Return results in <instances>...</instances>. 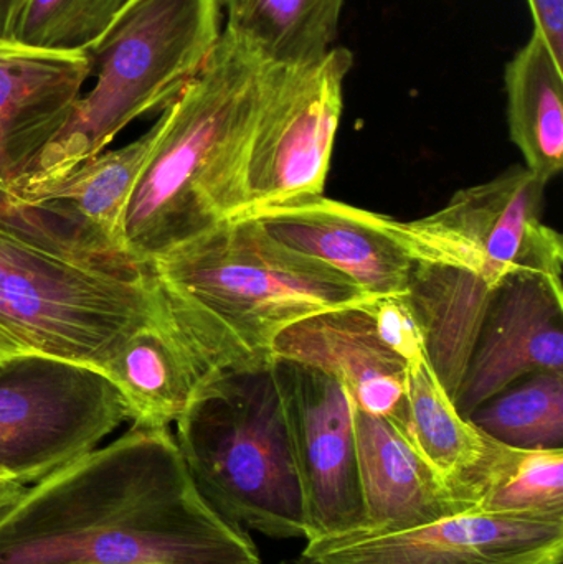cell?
Here are the masks:
<instances>
[{
	"instance_id": "obj_1",
	"label": "cell",
	"mask_w": 563,
	"mask_h": 564,
	"mask_svg": "<svg viewBox=\"0 0 563 564\" xmlns=\"http://www.w3.org/2000/svg\"><path fill=\"white\" fill-rule=\"evenodd\" d=\"M0 564H261L198 492L171 430L118 440L0 510Z\"/></svg>"
},
{
	"instance_id": "obj_2",
	"label": "cell",
	"mask_w": 563,
	"mask_h": 564,
	"mask_svg": "<svg viewBox=\"0 0 563 564\" xmlns=\"http://www.w3.org/2000/svg\"><path fill=\"white\" fill-rule=\"evenodd\" d=\"M148 270L204 380L268 367L284 328L376 301L339 271L284 247L251 215L169 248Z\"/></svg>"
},
{
	"instance_id": "obj_3",
	"label": "cell",
	"mask_w": 563,
	"mask_h": 564,
	"mask_svg": "<svg viewBox=\"0 0 563 564\" xmlns=\"http://www.w3.org/2000/svg\"><path fill=\"white\" fill-rule=\"evenodd\" d=\"M548 185L526 167L463 188L429 217L389 228L412 258L405 299L455 397L496 289L519 273L562 280V235L542 221Z\"/></svg>"
},
{
	"instance_id": "obj_4",
	"label": "cell",
	"mask_w": 563,
	"mask_h": 564,
	"mask_svg": "<svg viewBox=\"0 0 563 564\" xmlns=\"http://www.w3.org/2000/svg\"><path fill=\"white\" fill-rule=\"evenodd\" d=\"M277 66L227 30L161 112L154 152L126 217V250L149 261L248 210V162Z\"/></svg>"
},
{
	"instance_id": "obj_5",
	"label": "cell",
	"mask_w": 563,
	"mask_h": 564,
	"mask_svg": "<svg viewBox=\"0 0 563 564\" xmlns=\"http://www.w3.org/2000/svg\"><path fill=\"white\" fill-rule=\"evenodd\" d=\"M220 35L218 0H131L88 52L98 72L91 91L10 194L26 205L106 151L134 119L164 111Z\"/></svg>"
},
{
	"instance_id": "obj_6",
	"label": "cell",
	"mask_w": 563,
	"mask_h": 564,
	"mask_svg": "<svg viewBox=\"0 0 563 564\" xmlns=\"http://www.w3.org/2000/svg\"><path fill=\"white\" fill-rule=\"evenodd\" d=\"M175 443L205 502L273 540H306V509L274 364L202 381Z\"/></svg>"
},
{
	"instance_id": "obj_7",
	"label": "cell",
	"mask_w": 563,
	"mask_h": 564,
	"mask_svg": "<svg viewBox=\"0 0 563 564\" xmlns=\"http://www.w3.org/2000/svg\"><path fill=\"white\" fill-rule=\"evenodd\" d=\"M161 311L144 264L68 253L0 228V328L33 354L101 371Z\"/></svg>"
},
{
	"instance_id": "obj_8",
	"label": "cell",
	"mask_w": 563,
	"mask_h": 564,
	"mask_svg": "<svg viewBox=\"0 0 563 564\" xmlns=\"http://www.w3.org/2000/svg\"><path fill=\"white\" fill-rule=\"evenodd\" d=\"M126 421L124 400L95 368L25 354L0 371V469L23 486L91 453Z\"/></svg>"
},
{
	"instance_id": "obj_9",
	"label": "cell",
	"mask_w": 563,
	"mask_h": 564,
	"mask_svg": "<svg viewBox=\"0 0 563 564\" xmlns=\"http://www.w3.org/2000/svg\"><path fill=\"white\" fill-rule=\"evenodd\" d=\"M353 65L333 46L314 65L278 68L251 144L247 212L324 194Z\"/></svg>"
},
{
	"instance_id": "obj_10",
	"label": "cell",
	"mask_w": 563,
	"mask_h": 564,
	"mask_svg": "<svg viewBox=\"0 0 563 564\" xmlns=\"http://www.w3.org/2000/svg\"><path fill=\"white\" fill-rule=\"evenodd\" d=\"M306 509V542L356 532L364 522L354 401L316 368L274 360Z\"/></svg>"
},
{
	"instance_id": "obj_11",
	"label": "cell",
	"mask_w": 563,
	"mask_h": 564,
	"mask_svg": "<svg viewBox=\"0 0 563 564\" xmlns=\"http://www.w3.org/2000/svg\"><path fill=\"white\" fill-rule=\"evenodd\" d=\"M563 516L446 517L389 533L310 540L294 564H562Z\"/></svg>"
},
{
	"instance_id": "obj_12",
	"label": "cell",
	"mask_w": 563,
	"mask_h": 564,
	"mask_svg": "<svg viewBox=\"0 0 563 564\" xmlns=\"http://www.w3.org/2000/svg\"><path fill=\"white\" fill-rule=\"evenodd\" d=\"M563 371V282L519 273L496 289L453 401L468 420L516 381Z\"/></svg>"
},
{
	"instance_id": "obj_13",
	"label": "cell",
	"mask_w": 563,
	"mask_h": 564,
	"mask_svg": "<svg viewBox=\"0 0 563 564\" xmlns=\"http://www.w3.org/2000/svg\"><path fill=\"white\" fill-rule=\"evenodd\" d=\"M284 247L307 254L373 299L405 295L412 258L389 228V217L323 195L247 212Z\"/></svg>"
},
{
	"instance_id": "obj_14",
	"label": "cell",
	"mask_w": 563,
	"mask_h": 564,
	"mask_svg": "<svg viewBox=\"0 0 563 564\" xmlns=\"http://www.w3.org/2000/svg\"><path fill=\"white\" fill-rule=\"evenodd\" d=\"M91 72L88 53L0 40V188L12 192L55 141Z\"/></svg>"
},
{
	"instance_id": "obj_15",
	"label": "cell",
	"mask_w": 563,
	"mask_h": 564,
	"mask_svg": "<svg viewBox=\"0 0 563 564\" xmlns=\"http://www.w3.org/2000/svg\"><path fill=\"white\" fill-rule=\"evenodd\" d=\"M273 360L316 368L346 387L359 410L389 420L402 403L407 364L377 334L366 305L334 308L284 328Z\"/></svg>"
},
{
	"instance_id": "obj_16",
	"label": "cell",
	"mask_w": 563,
	"mask_h": 564,
	"mask_svg": "<svg viewBox=\"0 0 563 564\" xmlns=\"http://www.w3.org/2000/svg\"><path fill=\"white\" fill-rule=\"evenodd\" d=\"M354 437L364 522L353 533L399 532L473 510L446 489L386 417L354 404Z\"/></svg>"
},
{
	"instance_id": "obj_17",
	"label": "cell",
	"mask_w": 563,
	"mask_h": 564,
	"mask_svg": "<svg viewBox=\"0 0 563 564\" xmlns=\"http://www.w3.org/2000/svg\"><path fill=\"white\" fill-rule=\"evenodd\" d=\"M159 132L161 119L136 141L89 159L26 205L72 228L96 253L132 260L126 250V217Z\"/></svg>"
},
{
	"instance_id": "obj_18",
	"label": "cell",
	"mask_w": 563,
	"mask_h": 564,
	"mask_svg": "<svg viewBox=\"0 0 563 564\" xmlns=\"http://www.w3.org/2000/svg\"><path fill=\"white\" fill-rule=\"evenodd\" d=\"M389 421L446 489L476 510V490L495 440L459 414L429 355L407 364L405 397Z\"/></svg>"
},
{
	"instance_id": "obj_19",
	"label": "cell",
	"mask_w": 563,
	"mask_h": 564,
	"mask_svg": "<svg viewBox=\"0 0 563 564\" xmlns=\"http://www.w3.org/2000/svg\"><path fill=\"white\" fill-rule=\"evenodd\" d=\"M101 373L124 400L132 426L149 430L177 423L204 381L164 308L116 348Z\"/></svg>"
},
{
	"instance_id": "obj_20",
	"label": "cell",
	"mask_w": 563,
	"mask_h": 564,
	"mask_svg": "<svg viewBox=\"0 0 563 564\" xmlns=\"http://www.w3.org/2000/svg\"><path fill=\"white\" fill-rule=\"evenodd\" d=\"M509 135L526 169L548 185L563 167V66L541 35L506 65Z\"/></svg>"
},
{
	"instance_id": "obj_21",
	"label": "cell",
	"mask_w": 563,
	"mask_h": 564,
	"mask_svg": "<svg viewBox=\"0 0 563 564\" xmlns=\"http://www.w3.org/2000/svg\"><path fill=\"white\" fill-rule=\"evenodd\" d=\"M228 33L277 68L323 59L336 40L344 0H218Z\"/></svg>"
},
{
	"instance_id": "obj_22",
	"label": "cell",
	"mask_w": 563,
	"mask_h": 564,
	"mask_svg": "<svg viewBox=\"0 0 563 564\" xmlns=\"http://www.w3.org/2000/svg\"><path fill=\"white\" fill-rule=\"evenodd\" d=\"M476 510L563 516V449H516L492 441Z\"/></svg>"
},
{
	"instance_id": "obj_23",
	"label": "cell",
	"mask_w": 563,
	"mask_h": 564,
	"mask_svg": "<svg viewBox=\"0 0 563 564\" xmlns=\"http://www.w3.org/2000/svg\"><path fill=\"white\" fill-rule=\"evenodd\" d=\"M479 431L516 449H563V371L531 375L468 417Z\"/></svg>"
},
{
	"instance_id": "obj_24",
	"label": "cell",
	"mask_w": 563,
	"mask_h": 564,
	"mask_svg": "<svg viewBox=\"0 0 563 564\" xmlns=\"http://www.w3.org/2000/svg\"><path fill=\"white\" fill-rule=\"evenodd\" d=\"M12 42L53 52L88 53L96 40L85 0H25Z\"/></svg>"
},
{
	"instance_id": "obj_25",
	"label": "cell",
	"mask_w": 563,
	"mask_h": 564,
	"mask_svg": "<svg viewBox=\"0 0 563 564\" xmlns=\"http://www.w3.org/2000/svg\"><path fill=\"white\" fill-rule=\"evenodd\" d=\"M0 228L68 253L106 257L86 247L72 228L45 212L26 207L3 188H0Z\"/></svg>"
},
{
	"instance_id": "obj_26",
	"label": "cell",
	"mask_w": 563,
	"mask_h": 564,
	"mask_svg": "<svg viewBox=\"0 0 563 564\" xmlns=\"http://www.w3.org/2000/svg\"><path fill=\"white\" fill-rule=\"evenodd\" d=\"M380 340L405 364L426 354L425 335L405 295L380 297L366 304Z\"/></svg>"
},
{
	"instance_id": "obj_27",
	"label": "cell",
	"mask_w": 563,
	"mask_h": 564,
	"mask_svg": "<svg viewBox=\"0 0 563 564\" xmlns=\"http://www.w3.org/2000/svg\"><path fill=\"white\" fill-rule=\"evenodd\" d=\"M534 32L542 36L552 55L563 66V0H528Z\"/></svg>"
},
{
	"instance_id": "obj_28",
	"label": "cell",
	"mask_w": 563,
	"mask_h": 564,
	"mask_svg": "<svg viewBox=\"0 0 563 564\" xmlns=\"http://www.w3.org/2000/svg\"><path fill=\"white\" fill-rule=\"evenodd\" d=\"M131 0H85L89 25L96 43L99 42L106 30L115 22L116 17L128 7ZM95 43V45H96Z\"/></svg>"
},
{
	"instance_id": "obj_29",
	"label": "cell",
	"mask_w": 563,
	"mask_h": 564,
	"mask_svg": "<svg viewBox=\"0 0 563 564\" xmlns=\"http://www.w3.org/2000/svg\"><path fill=\"white\" fill-rule=\"evenodd\" d=\"M25 0H0V40H12Z\"/></svg>"
},
{
	"instance_id": "obj_30",
	"label": "cell",
	"mask_w": 563,
	"mask_h": 564,
	"mask_svg": "<svg viewBox=\"0 0 563 564\" xmlns=\"http://www.w3.org/2000/svg\"><path fill=\"white\" fill-rule=\"evenodd\" d=\"M25 354H33V351H30L25 345L20 344L9 332L0 328V371H2L13 358L22 357V355Z\"/></svg>"
},
{
	"instance_id": "obj_31",
	"label": "cell",
	"mask_w": 563,
	"mask_h": 564,
	"mask_svg": "<svg viewBox=\"0 0 563 564\" xmlns=\"http://www.w3.org/2000/svg\"><path fill=\"white\" fill-rule=\"evenodd\" d=\"M25 487L23 484L17 482V480H0V510L10 506L23 492Z\"/></svg>"
},
{
	"instance_id": "obj_32",
	"label": "cell",
	"mask_w": 563,
	"mask_h": 564,
	"mask_svg": "<svg viewBox=\"0 0 563 564\" xmlns=\"http://www.w3.org/2000/svg\"><path fill=\"white\" fill-rule=\"evenodd\" d=\"M9 479H10V477H9V476H7V474H6V473H3V470H2V469H0V480H9ZM12 480H13V479H12Z\"/></svg>"
},
{
	"instance_id": "obj_33",
	"label": "cell",
	"mask_w": 563,
	"mask_h": 564,
	"mask_svg": "<svg viewBox=\"0 0 563 564\" xmlns=\"http://www.w3.org/2000/svg\"><path fill=\"white\" fill-rule=\"evenodd\" d=\"M278 564H294L293 560H284V562H280Z\"/></svg>"
}]
</instances>
